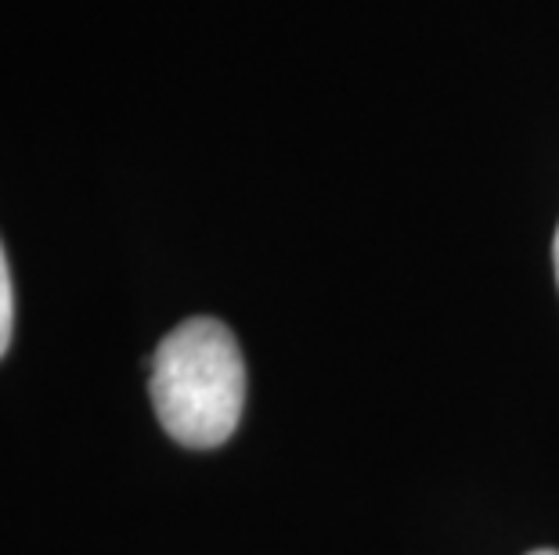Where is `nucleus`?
<instances>
[{
  "instance_id": "1",
  "label": "nucleus",
  "mask_w": 559,
  "mask_h": 555,
  "mask_svg": "<svg viewBox=\"0 0 559 555\" xmlns=\"http://www.w3.org/2000/svg\"><path fill=\"white\" fill-rule=\"evenodd\" d=\"M148 397L159 426L185 447H221L239 430L246 361L217 317H188L148 361Z\"/></svg>"
},
{
  "instance_id": "2",
  "label": "nucleus",
  "mask_w": 559,
  "mask_h": 555,
  "mask_svg": "<svg viewBox=\"0 0 559 555\" xmlns=\"http://www.w3.org/2000/svg\"><path fill=\"white\" fill-rule=\"evenodd\" d=\"M11 322H15V297H11V270L4 245H0V358L11 347Z\"/></svg>"
},
{
  "instance_id": "3",
  "label": "nucleus",
  "mask_w": 559,
  "mask_h": 555,
  "mask_svg": "<svg viewBox=\"0 0 559 555\" xmlns=\"http://www.w3.org/2000/svg\"><path fill=\"white\" fill-rule=\"evenodd\" d=\"M552 264H556V286H559V228H556V239H552Z\"/></svg>"
},
{
  "instance_id": "4",
  "label": "nucleus",
  "mask_w": 559,
  "mask_h": 555,
  "mask_svg": "<svg viewBox=\"0 0 559 555\" xmlns=\"http://www.w3.org/2000/svg\"><path fill=\"white\" fill-rule=\"evenodd\" d=\"M527 555H559V548H538V552H527Z\"/></svg>"
}]
</instances>
